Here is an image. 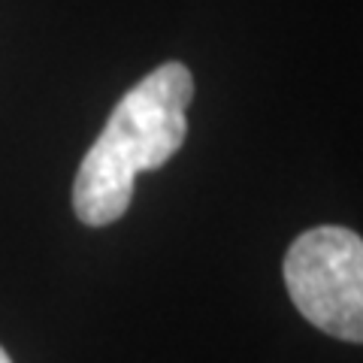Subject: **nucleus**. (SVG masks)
<instances>
[{"label":"nucleus","mask_w":363,"mask_h":363,"mask_svg":"<svg viewBox=\"0 0 363 363\" xmlns=\"http://www.w3.org/2000/svg\"><path fill=\"white\" fill-rule=\"evenodd\" d=\"M294 306L327 336L363 345V240L348 227H312L285 255Z\"/></svg>","instance_id":"f03ea898"},{"label":"nucleus","mask_w":363,"mask_h":363,"mask_svg":"<svg viewBox=\"0 0 363 363\" xmlns=\"http://www.w3.org/2000/svg\"><path fill=\"white\" fill-rule=\"evenodd\" d=\"M194 97L191 70L179 61L161 64L112 109L106 128L79 164L73 209L88 227H106L128 212L133 179L173 157L188 136V104Z\"/></svg>","instance_id":"f257e3e1"},{"label":"nucleus","mask_w":363,"mask_h":363,"mask_svg":"<svg viewBox=\"0 0 363 363\" xmlns=\"http://www.w3.org/2000/svg\"><path fill=\"white\" fill-rule=\"evenodd\" d=\"M0 363H13V360H9V354H6L4 348H0Z\"/></svg>","instance_id":"7ed1b4c3"}]
</instances>
